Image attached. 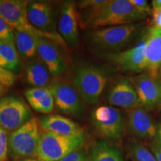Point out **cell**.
Returning a JSON list of instances; mask_svg holds the SVG:
<instances>
[{
    "label": "cell",
    "instance_id": "obj_1",
    "mask_svg": "<svg viewBox=\"0 0 161 161\" xmlns=\"http://www.w3.org/2000/svg\"><path fill=\"white\" fill-rule=\"evenodd\" d=\"M82 11L79 18L82 29L128 25L142 21L146 17L138 11L129 0H104L101 5Z\"/></svg>",
    "mask_w": 161,
    "mask_h": 161
},
{
    "label": "cell",
    "instance_id": "obj_2",
    "mask_svg": "<svg viewBox=\"0 0 161 161\" xmlns=\"http://www.w3.org/2000/svg\"><path fill=\"white\" fill-rule=\"evenodd\" d=\"M28 3L29 2L25 0H1L0 17L5 19L14 30L46 38L58 46L66 47L65 42L59 33L42 31L31 25L28 18Z\"/></svg>",
    "mask_w": 161,
    "mask_h": 161
},
{
    "label": "cell",
    "instance_id": "obj_3",
    "mask_svg": "<svg viewBox=\"0 0 161 161\" xmlns=\"http://www.w3.org/2000/svg\"><path fill=\"white\" fill-rule=\"evenodd\" d=\"M85 141V133L66 136L43 130L40 133L36 157L39 161H58L83 148Z\"/></svg>",
    "mask_w": 161,
    "mask_h": 161
},
{
    "label": "cell",
    "instance_id": "obj_4",
    "mask_svg": "<svg viewBox=\"0 0 161 161\" xmlns=\"http://www.w3.org/2000/svg\"><path fill=\"white\" fill-rule=\"evenodd\" d=\"M108 75L102 68L91 64L78 66L73 77V84L86 104H96L104 91Z\"/></svg>",
    "mask_w": 161,
    "mask_h": 161
},
{
    "label": "cell",
    "instance_id": "obj_5",
    "mask_svg": "<svg viewBox=\"0 0 161 161\" xmlns=\"http://www.w3.org/2000/svg\"><path fill=\"white\" fill-rule=\"evenodd\" d=\"M142 26V23H136L93 29L89 34L90 41L98 49L107 51L119 50L129 43Z\"/></svg>",
    "mask_w": 161,
    "mask_h": 161
},
{
    "label": "cell",
    "instance_id": "obj_6",
    "mask_svg": "<svg viewBox=\"0 0 161 161\" xmlns=\"http://www.w3.org/2000/svg\"><path fill=\"white\" fill-rule=\"evenodd\" d=\"M40 121L32 117L8 136V154L12 159H25L36 156L39 144Z\"/></svg>",
    "mask_w": 161,
    "mask_h": 161
},
{
    "label": "cell",
    "instance_id": "obj_7",
    "mask_svg": "<svg viewBox=\"0 0 161 161\" xmlns=\"http://www.w3.org/2000/svg\"><path fill=\"white\" fill-rule=\"evenodd\" d=\"M31 112L25 101L17 96L0 98V126L13 132L31 119Z\"/></svg>",
    "mask_w": 161,
    "mask_h": 161
},
{
    "label": "cell",
    "instance_id": "obj_8",
    "mask_svg": "<svg viewBox=\"0 0 161 161\" xmlns=\"http://www.w3.org/2000/svg\"><path fill=\"white\" fill-rule=\"evenodd\" d=\"M91 120L96 130L104 138L119 140L125 128L122 113L112 106H98L91 113Z\"/></svg>",
    "mask_w": 161,
    "mask_h": 161
},
{
    "label": "cell",
    "instance_id": "obj_9",
    "mask_svg": "<svg viewBox=\"0 0 161 161\" xmlns=\"http://www.w3.org/2000/svg\"><path fill=\"white\" fill-rule=\"evenodd\" d=\"M55 105L60 112L69 116H80L84 107L80 94L75 86L63 81H55L49 85Z\"/></svg>",
    "mask_w": 161,
    "mask_h": 161
},
{
    "label": "cell",
    "instance_id": "obj_10",
    "mask_svg": "<svg viewBox=\"0 0 161 161\" xmlns=\"http://www.w3.org/2000/svg\"><path fill=\"white\" fill-rule=\"evenodd\" d=\"M137 92L141 106L148 110L161 108V81L142 72L130 78Z\"/></svg>",
    "mask_w": 161,
    "mask_h": 161
},
{
    "label": "cell",
    "instance_id": "obj_11",
    "mask_svg": "<svg viewBox=\"0 0 161 161\" xmlns=\"http://www.w3.org/2000/svg\"><path fill=\"white\" fill-rule=\"evenodd\" d=\"M126 130L130 136L138 140H153L157 137L158 127L149 111L139 106L128 111Z\"/></svg>",
    "mask_w": 161,
    "mask_h": 161
},
{
    "label": "cell",
    "instance_id": "obj_12",
    "mask_svg": "<svg viewBox=\"0 0 161 161\" xmlns=\"http://www.w3.org/2000/svg\"><path fill=\"white\" fill-rule=\"evenodd\" d=\"M146 45V34L135 46L126 51L108 54L107 58L118 69L123 72L140 73L146 69L145 48Z\"/></svg>",
    "mask_w": 161,
    "mask_h": 161
},
{
    "label": "cell",
    "instance_id": "obj_13",
    "mask_svg": "<svg viewBox=\"0 0 161 161\" xmlns=\"http://www.w3.org/2000/svg\"><path fill=\"white\" fill-rule=\"evenodd\" d=\"M78 15L79 14L74 2L67 1L62 4L58 21V30L66 46L76 45L79 40Z\"/></svg>",
    "mask_w": 161,
    "mask_h": 161
},
{
    "label": "cell",
    "instance_id": "obj_14",
    "mask_svg": "<svg viewBox=\"0 0 161 161\" xmlns=\"http://www.w3.org/2000/svg\"><path fill=\"white\" fill-rule=\"evenodd\" d=\"M27 14L29 22L36 29L45 32H56L57 19L53 6L46 2H29Z\"/></svg>",
    "mask_w": 161,
    "mask_h": 161
},
{
    "label": "cell",
    "instance_id": "obj_15",
    "mask_svg": "<svg viewBox=\"0 0 161 161\" xmlns=\"http://www.w3.org/2000/svg\"><path fill=\"white\" fill-rule=\"evenodd\" d=\"M37 55L54 77L61 75L66 69V63L58 45L52 40L41 37L37 47Z\"/></svg>",
    "mask_w": 161,
    "mask_h": 161
},
{
    "label": "cell",
    "instance_id": "obj_16",
    "mask_svg": "<svg viewBox=\"0 0 161 161\" xmlns=\"http://www.w3.org/2000/svg\"><path fill=\"white\" fill-rule=\"evenodd\" d=\"M108 100L110 105L125 109L130 110L141 106L135 87L127 78H122L112 86Z\"/></svg>",
    "mask_w": 161,
    "mask_h": 161
},
{
    "label": "cell",
    "instance_id": "obj_17",
    "mask_svg": "<svg viewBox=\"0 0 161 161\" xmlns=\"http://www.w3.org/2000/svg\"><path fill=\"white\" fill-rule=\"evenodd\" d=\"M146 73L158 78V69L161 65V29H148L146 33L145 48Z\"/></svg>",
    "mask_w": 161,
    "mask_h": 161
},
{
    "label": "cell",
    "instance_id": "obj_18",
    "mask_svg": "<svg viewBox=\"0 0 161 161\" xmlns=\"http://www.w3.org/2000/svg\"><path fill=\"white\" fill-rule=\"evenodd\" d=\"M43 130L66 136H78L84 133V129L74 121L58 114H49L39 119Z\"/></svg>",
    "mask_w": 161,
    "mask_h": 161
},
{
    "label": "cell",
    "instance_id": "obj_19",
    "mask_svg": "<svg viewBox=\"0 0 161 161\" xmlns=\"http://www.w3.org/2000/svg\"><path fill=\"white\" fill-rule=\"evenodd\" d=\"M25 96L36 112L49 115L55 110V101L49 87L30 88L25 91Z\"/></svg>",
    "mask_w": 161,
    "mask_h": 161
},
{
    "label": "cell",
    "instance_id": "obj_20",
    "mask_svg": "<svg viewBox=\"0 0 161 161\" xmlns=\"http://www.w3.org/2000/svg\"><path fill=\"white\" fill-rule=\"evenodd\" d=\"M50 72L38 57L28 60L25 67V80L34 87H46L50 83Z\"/></svg>",
    "mask_w": 161,
    "mask_h": 161
},
{
    "label": "cell",
    "instance_id": "obj_21",
    "mask_svg": "<svg viewBox=\"0 0 161 161\" xmlns=\"http://www.w3.org/2000/svg\"><path fill=\"white\" fill-rule=\"evenodd\" d=\"M40 38L37 35L14 30L15 46L22 59L30 60L37 57V47Z\"/></svg>",
    "mask_w": 161,
    "mask_h": 161
},
{
    "label": "cell",
    "instance_id": "obj_22",
    "mask_svg": "<svg viewBox=\"0 0 161 161\" xmlns=\"http://www.w3.org/2000/svg\"><path fill=\"white\" fill-rule=\"evenodd\" d=\"M0 66L14 74L19 71L20 60L15 43L0 41Z\"/></svg>",
    "mask_w": 161,
    "mask_h": 161
},
{
    "label": "cell",
    "instance_id": "obj_23",
    "mask_svg": "<svg viewBox=\"0 0 161 161\" xmlns=\"http://www.w3.org/2000/svg\"><path fill=\"white\" fill-rule=\"evenodd\" d=\"M90 161H124V160L117 148L105 141H100L96 142L91 148Z\"/></svg>",
    "mask_w": 161,
    "mask_h": 161
},
{
    "label": "cell",
    "instance_id": "obj_24",
    "mask_svg": "<svg viewBox=\"0 0 161 161\" xmlns=\"http://www.w3.org/2000/svg\"><path fill=\"white\" fill-rule=\"evenodd\" d=\"M129 154L133 161H157L152 152L139 142L130 143Z\"/></svg>",
    "mask_w": 161,
    "mask_h": 161
},
{
    "label": "cell",
    "instance_id": "obj_25",
    "mask_svg": "<svg viewBox=\"0 0 161 161\" xmlns=\"http://www.w3.org/2000/svg\"><path fill=\"white\" fill-rule=\"evenodd\" d=\"M0 41L15 43L14 30L5 19L0 17Z\"/></svg>",
    "mask_w": 161,
    "mask_h": 161
},
{
    "label": "cell",
    "instance_id": "obj_26",
    "mask_svg": "<svg viewBox=\"0 0 161 161\" xmlns=\"http://www.w3.org/2000/svg\"><path fill=\"white\" fill-rule=\"evenodd\" d=\"M8 131L0 126V161H6L8 154Z\"/></svg>",
    "mask_w": 161,
    "mask_h": 161
},
{
    "label": "cell",
    "instance_id": "obj_27",
    "mask_svg": "<svg viewBox=\"0 0 161 161\" xmlns=\"http://www.w3.org/2000/svg\"><path fill=\"white\" fill-rule=\"evenodd\" d=\"M17 79V76L13 72L6 70L0 66V84L5 86H13Z\"/></svg>",
    "mask_w": 161,
    "mask_h": 161
},
{
    "label": "cell",
    "instance_id": "obj_28",
    "mask_svg": "<svg viewBox=\"0 0 161 161\" xmlns=\"http://www.w3.org/2000/svg\"><path fill=\"white\" fill-rule=\"evenodd\" d=\"M58 161H90V157L86 153L84 148H81L80 149L70 153L65 158H62Z\"/></svg>",
    "mask_w": 161,
    "mask_h": 161
},
{
    "label": "cell",
    "instance_id": "obj_29",
    "mask_svg": "<svg viewBox=\"0 0 161 161\" xmlns=\"http://www.w3.org/2000/svg\"><path fill=\"white\" fill-rule=\"evenodd\" d=\"M135 8L145 16L152 14V10L146 0H129Z\"/></svg>",
    "mask_w": 161,
    "mask_h": 161
},
{
    "label": "cell",
    "instance_id": "obj_30",
    "mask_svg": "<svg viewBox=\"0 0 161 161\" xmlns=\"http://www.w3.org/2000/svg\"><path fill=\"white\" fill-rule=\"evenodd\" d=\"M152 17L151 29H161V8H153Z\"/></svg>",
    "mask_w": 161,
    "mask_h": 161
},
{
    "label": "cell",
    "instance_id": "obj_31",
    "mask_svg": "<svg viewBox=\"0 0 161 161\" xmlns=\"http://www.w3.org/2000/svg\"><path fill=\"white\" fill-rule=\"evenodd\" d=\"M151 152L154 154L157 161H161V142L158 138L154 139L150 143Z\"/></svg>",
    "mask_w": 161,
    "mask_h": 161
},
{
    "label": "cell",
    "instance_id": "obj_32",
    "mask_svg": "<svg viewBox=\"0 0 161 161\" xmlns=\"http://www.w3.org/2000/svg\"><path fill=\"white\" fill-rule=\"evenodd\" d=\"M152 5L153 8H161V0H153L152 1Z\"/></svg>",
    "mask_w": 161,
    "mask_h": 161
},
{
    "label": "cell",
    "instance_id": "obj_33",
    "mask_svg": "<svg viewBox=\"0 0 161 161\" xmlns=\"http://www.w3.org/2000/svg\"><path fill=\"white\" fill-rule=\"evenodd\" d=\"M157 138L161 142V123L158 127V131H157Z\"/></svg>",
    "mask_w": 161,
    "mask_h": 161
},
{
    "label": "cell",
    "instance_id": "obj_34",
    "mask_svg": "<svg viewBox=\"0 0 161 161\" xmlns=\"http://www.w3.org/2000/svg\"><path fill=\"white\" fill-rule=\"evenodd\" d=\"M5 92V86H3V84H0V96L3 95Z\"/></svg>",
    "mask_w": 161,
    "mask_h": 161
},
{
    "label": "cell",
    "instance_id": "obj_35",
    "mask_svg": "<svg viewBox=\"0 0 161 161\" xmlns=\"http://www.w3.org/2000/svg\"><path fill=\"white\" fill-rule=\"evenodd\" d=\"M19 161H39L37 159H34V158H25L22 159V160H19Z\"/></svg>",
    "mask_w": 161,
    "mask_h": 161
},
{
    "label": "cell",
    "instance_id": "obj_36",
    "mask_svg": "<svg viewBox=\"0 0 161 161\" xmlns=\"http://www.w3.org/2000/svg\"><path fill=\"white\" fill-rule=\"evenodd\" d=\"M158 78L161 81V65L158 69Z\"/></svg>",
    "mask_w": 161,
    "mask_h": 161
}]
</instances>
